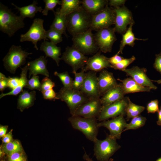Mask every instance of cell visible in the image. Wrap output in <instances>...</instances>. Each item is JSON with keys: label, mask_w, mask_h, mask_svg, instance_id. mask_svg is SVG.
Segmentation results:
<instances>
[{"label": "cell", "mask_w": 161, "mask_h": 161, "mask_svg": "<svg viewBox=\"0 0 161 161\" xmlns=\"http://www.w3.org/2000/svg\"><path fill=\"white\" fill-rule=\"evenodd\" d=\"M21 72L20 78V81L18 86L16 88L12 90L11 91L6 93L2 92L0 95V98L7 95L16 96L19 93L23 91V89L25 87L27 84L28 80L27 78V73L28 70V64L27 65L23 68H21Z\"/></svg>", "instance_id": "obj_30"}, {"label": "cell", "mask_w": 161, "mask_h": 161, "mask_svg": "<svg viewBox=\"0 0 161 161\" xmlns=\"http://www.w3.org/2000/svg\"><path fill=\"white\" fill-rule=\"evenodd\" d=\"M125 72L127 76H129L140 85L155 90L157 88L153 83L152 80L147 76V69L137 66L129 69H126L122 71Z\"/></svg>", "instance_id": "obj_17"}, {"label": "cell", "mask_w": 161, "mask_h": 161, "mask_svg": "<svg viewBox=\"0 0 161 161\" xmlns=\"http://www.w3.org/2000/svg\"><path fill=\"white\" fill-rule=\"evenodd\" d=\"M106 0H83L81 6L92 16L96 15L101 11L108 2Z\"/></svg>", "instance_id": "obj_24"}, {"label": "cell", "mask_w": 161, "mask_h": 161, "mask_svg": "<svg viewBox=\"0 0 161 161\" xmlns=\"http://www.w3.org/2000/svg\"><path fill=\"white\" fill-rule=\"evenodd\" d=\"M115 30L110 27L102 29L94 34L96 43L100 52L106 53L111 52L114 43L117 40Z\"/></svg>", "instance_id": "obj_12"}, {"label": "cell", "mask_w": 161, "mask_h": 161, "mask_svg": "<svg viewBox=\"0 0 161 161\" xmlns=\"http://www.w3.org/2000/svg\"><path fill=\"white\" fill-rule=\"evenodd\" d=\"M37 1L34 0L32 3L27 6L19 7L13 3L12 4L20 12V16L22 18H33L38 12H41L43 9L41 6H38Z\"/></svg>", "instance_id": "obj_27"}, {"label": "cell", "mask_w": 161, "mask_h": 161, "mask_svg": "<svg viewBox=\"0 0 161 161\" xmlns=\"http://www.w3.org/2000/svg\"><path fill=\"white\" fill-rule=\"evenodd\" d=\"M135 59L136 58L134 56H132L129 58H124L119 63L114 65H111V68L122 71L126 69L127 67L133 62Z\"/></svg>", "instance_id": "obj_39"}, {"label": "cell", "mask_w": 161, "mask_h": 161, "mask_svg": "<svg viewBox=\"0 0 161 161\" xmlns=\"http://www.w3.org/2000/svg\"><path fill=\"white\" fill-rule=\"evenodd\" d=\"M40 50L44 52L46 58L47 57L51 58L55 61L57 66H59V63L61 60L59 57L61 55L60 47H58L52 42L45 40L42 43Z\"/></svg>", "instance_id": "obj_22"}, {"label": "cell", "mask_w": 161, "mask_h": 161, "mask_svg": "<svg viewBox=\"0 0 161 161\" xmlns=\"http://www.w3.org/2000/svg\"><path fill=\"white\" fill-rule=\"evenodd\" d=\"M97 79L101 96L118 84L112 73L104 69L100 71Z\"/></svg>", "instance_id": "obj_19"}, {"label": "cell", "mask_w": 161, "mask_h": 161, "mask_svg": "<svg viewBox=\"0 0 161 161\" xmlns=\"http://www.w3.org/2000/svg\"><path fill=\"white\" fill-rule=\"evenodd\" d=\"M74 74L75 78L74 80L73 89L80 91L85 79L86 73L83 69H81L80 72L72 71Z\"/></svg>", "instance_id": "obj_35"}, {"label": "cell", "mask_w": 161, "mask_h": 161, "mask_svg": "<svg viewBox=\"0 0 161 161\" xmlns=\"http://www.w3.org/2000/svg\"><path fill=\"white\" fill-rule=\"evenodd\" d=\"M41 92L44 98L45 99L53 100L56 99L57 93L52 89Z\"/></svg>", "instance_id": "obj_43"}, {"label": "cell", "mask_w": 161, "mask_h": 161, "mask_svg": "<svg viewBox=\"0 0 161 161\" xmlns=\"http://www.w3.org/2000/svg\"><path fill=\"white\" fill-rule=\"evenodd\" d=\"M81 4V0H62L61 7L57 11L66 16L78 10Z\"/></svg>", "instance_id": "obj_29"}, {"label": "cell", "mask_w": 161, "mask_h": 161, "mask_svg": "<svg viewBox=\"0 0 161 161\" xmlns=\"http://www.w3.org/2000/svg\"><path fill=\"white\" fill-rule=\"evenodd\" d=\"M5 154L7 156L14 152L21 151L22 147L20 143L16 140L5 144L2 149Z\"/></svg>", "instance_id": "obj_34"}, {"label": "cell", "mask_w": 161, "mask_h": 161, "mask_svg": "<svg viewBox=\"0 0 161 161\" xmlns=\"http://www.w3.org/2000/svg\"><path fill=\"white\" fill-rule=\"evenodd\" d=\"M125 95L122 84H118L104 93L100 98L102 106L122 100L125 97Z\"/></svg>", "instance_id": "obj_20"}, {"label": "cell", "mask_w": 161, "mask_h": 161, "mask_svg": "<svg viewBox=\"0 0 161 161\" xmlns=\"http://www.w3.org/2000/svg\"><path fill=\"white\" fill-rule=\"evenodd\" d=\"M7 129V127L1 126L0 127V137H4L6 134Z\"/></svg>", "instance_id": "obj_50"}, {"label": "cell", "mask_w": 161, "mask_h": 161, "mask_svg": "<svg viewBox=\"0 0 161 161\" xmlns=\"http://www.w3.org/2000/svg\"><path fill=\"white\" fill-rule=\"evenodd\" d=\"M124 116L121 115L112 118L111 120L100 122L98 123V126L99 127L106 128L109 131V135L110 137L119 139L121 138V134L128 124L124 118Z\"/></svg>", "instance_id": "obj_16"}, {"label": "cell", "mask_w": 161, "mask_h": 161, "mask_svg": "<svg viewBox=\"0 0 161 161\" xmlns=\"http://www.w3.org/2000/svg\"><path fill=\"white\" fill-rule=\"evenodd\" d=\"M102 108L100 98H90L81 105L72 116L86 118H97Z\"/></svg>", "instance_id": "obj_14"}, {"label": "cell", "mask_w": 161, "mask_h": 161, "mask_svg": "<svg viewBox=\"0 0 161 161\" xmlns=\"http://www.w3.org/2000/svg\"><path fill=\"white\" fill-rule=\"evenodd\" d=\"M61 58L72 67V71L75 72L83 69L89 58L73 45L66 48Z\"/></svg>", "instance_id": "obj_10"}, {"label": "cell", "mask_w": 161, "mask_h": 161, "mask_svg": "<svg viewBox=\"0 0 161 161\" xmlns=\"http://www.w3.org/2000/svg\"><path fill=\"white\" fill-rule=\"evenodd\" d=\"M117 80L121 82L125 95L140 92H150L151 89L148 87H144L139 84L131 77L123 80L118 78Z\"/></svg>", "instance_id": "obj_23"}, {"label": "cell", "mask_w": 161, "mask_h": 161, "mask_svg": "<svg viewBox=\"0 0 161 161\" xmlns=\"http://www.w3.org/2000/svg\"><path fill=\"white\" fill-rule=\"evenodd\" d=\"M145 109V107L144 106L138 105L132 103L129 97L126 111L127 120L139 115Z\"/></svg>", "instance_id": "obj_31"}, {"label": "cell", "mask_w": 161, "mask_h": 161, "mask_svg": "<svg viewBox=\"0 0 161 161\" xmlns=\"http://www.w3.org/2000/svg\"><path fill=\"white\" fill-rule=\"evenodd\" d=\"M114 9L115 13L114 27L115 32L123 34L126 31L127 26L134 21L132 14L124 5Z\"/></svg>", "instance_id": "obj_13"}, {"label": "cell", "mask_w": 161, "mask_h": 161, "mask_svg": "<svg viewBox=\"0 0 161 161\" xmlns=\"http://www.w3.org/2000/svg\"><path fill=\"white\" fill-rule=\"evenodd\" d=\"M8 78H7L2 73H0V91L3 92L8 87Z\"/></svg>", "instance_id": "obj_45"}, {"label": "cell", "mask_w": 161, "mask_h": 161, "mask_svg": "<svg viewBox=\"0 0 161 161\" xmlns=\"http://www.w3.org/2000/svg\"><path fill=\"white\" fill-rule=\"evenodd\" d=\"M115 13L114 9L109 7L108 3L98 14L92 16L90 28L97 32L114 24Z\"/></svg>", "instance_id": "obj_9"}, {"label": "cell", "mask_w": 161, "mask_h": 161, "mask_svg": "<svg viewBox=\"0 0 161 161\" xmlns=\"http://www.w3.org/2000/svg\"><path fill=\"white\" fill-rule=\"evenodd\" d=\"M68 120L74 129L81 132L89 140L94 142L97 139L99 127L96 118L72 116Z\"/></svg>", "instance_id": "obj_3"}, {"label": "cell", "mask_w": 161, "mask_h": 161, "mask_svg": "<svg viewBox=\"0 0 161 161\" xmlns=\"http://www.w3.org/2000/svg\"><path fill=\"white\" fill-rule=\"evenodd\" d=\"M147 110L148 113H154L158 112L159 109L158 106V101L156 99L151 100L147 106Z\"/></svg>", "instance_id": "obj_41"}, {"label": "cell", "mask_w": 161, "mask_h": 161, "mask_svg": "<svg viewBox=\"0 0 161 161\" xmlns=\"http://www.w3.org/2000/svg\"><path fill=\"white\" fill-rule=\"evenodd\" d=\"M111 66L109 58L101 54L100 51L89 58L86 65L83 69L85 72L89 71L97 72L101 71L105 68H111Z\"/></svg>", "instance_id": "obj_18"}, {"label": "cell", "mask_w": 161, "mask_h": 161, "mask_svg": "<svg viewBox=\"0 0 161 161\" xmlns=\"http://www.w3.org/2000/svg\"><path fill=\"white\" fill-rule=\"evenodd\" d=\"M44 2L45 3V6L44 9L42 11V13L44 16H47L48 11L51 10L54 12V9L57 4L61 5V1L59 0H44Z\"/></svg>", "instance_id": "obj_38"}, {"label": "cell", "mask_w": 161, "mask_h": 161, "mask_svg": "<svg viewBox=\"0 0 161 161\" xmlns=\"http://www.w3.org/2000/svg\"><path fill=\"white\" fill-rule=\"evenodd\" d=\"M124 58L116 54L113 56L109 58V61L111 65L116 64L121 61Z\"/></svg>", "instance_id": "obj_48"}, {"label": "cell", "mask_w": 161, "mask_h": 161, "mask_svg": "<svg viewBox=\"0 0 161 161\" xmlns=\"http://www.w3.org/2000/svg\"><path fill=\"white\" fill-rule=\"evenodd\" d=\"M89 99L80 91L73 89H67L63 87L57 93L56 99H60L66 103L72 115L81 105Z\"/></svg>", "instance_id": "obj_7"}, {"label": "cell", "mask_w": 161, "mask_h": 161, "mask_svg": "<svg viewBox=\"0 0 161 161\" xmlns=\"http://www.w3.org/2000/svg\"><path fill=\"white\" fill-rule=\"evenodd\" d=\"M8 82V87L12 90L17 87L19 85L20 79L19 78L9 77Z\"/></svg>", "instance_id": "obj_44"}, {"label": "cell", "mask_w": 161, "mask_h": 161, "mask_svg": "<svg viewBox=\"0 0 161 161\" xmlns=\"http://www.w3.org/2000/svg\"><path fill=\"white\" fill-rule=\"evenodd\" d=\"M156 161H161V157L157 159Z\"/></svg>", "instance_id": "obj_55"}, {"label": "cell", "mask_w": 161, "mask_h": 161, "mask_svg": "<svg viewBox=\"0 0 161 161\" xmlns=\"http://www.w3.org/2000/svg\"><path fill=\"white\" fill-rule=\"evenodd\" d=\"M62 34L54 29H50L46 32V37L49 39L50 42L56 45L62 41Z\"/></svg>", "instance_id": "obj_36"}, {"label": "cell", "mask_w": 161, "mask_h": 161, "mask_svg": "<svg viewBox=\"0 0 161 161\" xmlns=\"http://www.w3.org/2000/svg\"><path fill=\"white\" fill-rule=\"evenodd\" d=\"M54 75L58 76L60 79L63 84V88L64 89H73L74 80L67 72L59 73L55 71L54 73Z\"/></svg>", "instance_id": "obj_33"}, {"label": "cell", "mask_w": 161, "mask_h": 161, "mask_svg": "<svg viewBox=\"0 0 161 161\" xmlns=\"http://www.w3.org/2000/svg\"><path fill=\"white\" fill-rule=\"evenodd\" d=\"M25 88L31 90L36 89L41 91V83L40 82L39 76L33 75L32 78L28 80Z\"/></svg>", "instance_id": "obj_37"}, {"label": "cell", "mask_w": 161, "mask_h": 161, "mask_svg": "<svg viewBox=\"0 0 161 161\" xmlns=\"http://www.w3.org/2000/svg\"><path fill=\"white\" fill-rule=\"evenodd\" d=\"M9 161H26V158L21 151L17 152L8 155Z\"/></svg>", "instance_id": "obj_42"}, {"label": "cell", "mask_w": 161, "mask_h": 161, "mask_svg": "<svg viewBox=\"0 0 161 161\" xmlns=\"http://www.w3.org/2000/svg\"><path fill=\"white\" fill-rule=\"evenodd\" d=\"M92 31L89 28L72 36V45L85 55L96 53L99 49Z\"/></svg>", "instance_id": "obj_6"}, {"label": "cell", "mask_w": 161, "mask_h": 161, "mask_svg": "<svg viewBox=\"0 0 161 161\" xmlns=\"http://www.w3.org/2000/svg\"><path fill=\"white\" fill-rule=\"evenodd\" d=\"M80 91L89 99L100 98L101 96L98 87L96 72L89 71Z\"/></svg>", "instance_id": "obj_15"}, {"label": "cell", "mask_w": 161, "mask_h": 161, "mask_svg": "<svg viewBox=\"0 0 161 161\" xmlns=\"http://www.w3.org/2000/svg\"><path fill=\"white\" fill-rule=\"evenodd\" d=\"M128 97L108 105L102 108L97 120L102 121L113 118L121 115L126 114V109L128 103Z\"/></svg>", "instance_id": "obj_11"}, {"label": "cell", "mask_w": 161, "mask_h": 161, "mask_svg": "<svg viewBox=\"0 0 161 161\" xmlns=\"http://www.w3.org/2000/svg\"><path fill=\"white\" fill-rule=\"evenodd\" d=\"M153 66L161 74V51L160 53L156 54Z\"/></svg>", "instance_id": "obj_46"}, {"label": "cell", "mask_w": 161, "mask_h": 161, "mask_svg": "<svg viewBox=\"0 0 161 161\" xmlns=\"http://www.w3.org/2000/svg\"><path fill=\"white\" fill-rule=\"evenodd\" d=\"M146 117L139 115L132 118L131 121L128 123L123 132L128 130L136 129L143 126L146 121Z\"/></svg>", "instance_id": "obj_32"}, {"label": "cell", "mask_w": 161, "mask_h": 161, "mask_svg": "<svg viewBox=\"0 0 161 161\" xmlns=\"http://www.w3.org/2000/svg\"><path fill=\"white\" fill-rule=\"evenodd\" d=\"M31 54L23 50L21 46L13 45L3 59L4 66L8 72L14 74L18 68L25 64L28 55Z\"/></svg>", "instance_id": "obj_4"}, {"label": "cell", "mask_w": 161, "mask_h": 161, "mask_svg": "<svg viewBox=\"0 0 161 161\" xmlns=\"http://www.w3.org/2000/svg\"><path fill=\"white\" fill-rule=\"evenodd\" d=\"M151 80L152 82H156L158 84H161V79L158 80Z\"/></svg>", "instance_id": "obj_54"}, {"label": "cell", "mask_w": 161, "mask_h": 161, "mask_svg": "<svg viewBox=\"0 0 161 161\" xmlns=\"http://www.w3.org/2000/svg\"><path fill=\"white\" fill-rule=\"evenodd\" d=\"M92 16L81 5L78 10L67 16L69 32L73 36L87 30L90 26Z\"/></svg>", "instance_id": "obj_2"}, {"label": "cell", "mask_w": 161, "mask_h": 161, "mask_svg": "<svg viewBox=\"0 0 161 161\" xmlns=\"http://www.w3.org/2000/svg\"><path fill=\"white\" fill-rule=\"evenodd\" d=\"M24 19L18 16L1 3L0 4V30L11 37L25 25Z\"/></svg>", "instance_id": "obj_1"}, {"label": "cell", "mask_w": 161, "mask_h": 161, "mask_svg": "<svg viewBox=\"0 0 161 161\" xmlns=\"http://www.w3.org/2000/svg\"><path fill=\"white\" fill-rule=\"evenodd\" d=\"M1 161H6L4 160H1Z\"/></svg>", "instance_id": "obj_56"}, {"label": "cell", "mask_w": 161, "mask_h": 161, "mask_svg": "<svg viewBox=\"0 0 161 161\" xmlns=\"http://www.w3.org/2000/svg\"><path fill=\"white\" fill-rule=\"evenodd\" d=\"M126 1L125 0H110L109 1L108 4L110 6L113 7L114 8H116L124 5Z\"/></svg>", "instance_id": "obj_47"}, {"label": "cell", "mask_w": 161, "mask_h": 161, "mask_svg": "<svg viewBox=\"0 0 161 161\" xmlns=\"http://www.w3.org/2000/svg\"><path fill=\"white\" fill-rule=\"evenodd\" d=\"M83 148L84 151V154L83 156V159L86 161H93L91 158L89 157V156L87 154L84 148ZM113 161V159L112 158H110L109 161Z\"/></svg>", "instance_id": "obj_51"}, {"label": "cell", "mask_w": 161, "mask_h": 161, "mask_svg": "<svg viewBox=\"0 0 161 161\" xmlns=\"http://www.w3.org/2000/svg\"><path fill=\"white\" fill-rule=\"evenodd\" d=\"M53 12L55 18L50 29L55 30L67 37L66 32L67 28V16L61 14L57 11Z\"/></svg>", "instance_id": "obj_28"}, {"label": "cell", "mask_w": 161, "mask_h": 161, "mask_svg": "<svg viewBox=\"0 0 161 161\" xmlns=\"http://www.w3.org/2000/svg\"><path fill=\"white\" fill-rule=\"evenodd\" d=\"M115 139L107 136L105 139L97 138L93 142L94 155L99 161H109L110 157L120 148Z\"/></svg>", "instance_id": "obj_5"}, {"label": "cell", "mask_w": 161, "mask_h": 161, "mask_svg": "<svg viewBox=\"0 0 161 161\" xmlns=\"http://www.w3.org/2000/svg\"><path fill=\"white\" fill-rule=\"evenodd\" d=\"M36 92L32 91L30 92L24 90L18 96V108L22 111L25 108L32 106L36 99Z\"/></svg>", "instance_id": "obj_25"}, {"label": "cell", "mask_w": 161, "mask_h": 161, "mask_svg": "<svg viewBox=\"0 0 161 161\" xmlns=\"http://www.w3.org/2000/svg\"><path fill=\"white\" fill-rule=\"evenodd\" d=\"M134 23V21L132 22L130 25L126 32L123 34L122 40L120 41L119 50L116 53L119 55L122 54V52L126 45H128L131 47H133L135 44L134 41L136 40L145 41L148 39H142L135 37L134 33L132 32V27Z\"/></svg>", "instance_id": "obj_26"}, {"label": "cell", "mask_w": 161, "mask_h": 161, "mask_svg": "<svg viewBox=\"0 0 161 161\" xmlns=\"http://www.w3.org/2000/svg\"><path fill=\"white\" fill-rule=\"evenodd\" d=\"M13 140L12 131H10L2 138V141L4 144L8 143Z\"/></svg>", "instance_id": "obj_49"}, {"label": "cell", "mask_w": 161, "mask_h": 161, "mask_svg": "<svg viewBox=\"0 0 161 161\" xmlns=\"http://www.w3.org/2000/svg\"><path fill=\"white\" fill-rule=\"evenodd\" d=\"M44 20L40 18H35L33 21L28 31L25 34L20 36V41L31 42L34 45V48L38 50L37 43L42 40L48 41L46 37L47 31L43 27Z\"/></svg>", "instance_id": "obj_8"}, {"label": "cell", "mask_w": 161, "mask_h": 161, "mask_svg": "<svg viewBox=\"0 0 161 161\" xmlns=\"http://www.w3.org/2000/svg\"><path fill=\"white\" fill-rule=\"evenodd\" d=\"M158 120L157 121V124L161 126V105L160 109L158 112Z\"/></svg>", "instance_id": "obj_52"}, {"label": "cell", "mask_w": 161, "mask_h": 161, "mask_svg": "<svg viewBox=\"0 0 161 161\" xmlns=\"http://www.w3.org/2000/svg\"><path fill=\"white\" fill-rule=\"evenodd\" d=\"M46 58L44 56H41L34 60L27 63L29 71V78L32 75H37L38 74H41L47 77L49 76L47 69V60Z\"/></svg>", "instance_id": "obj_21"}, {"label": "cell", "mask_w": 161, "mask_h": 161, "mask_svg": "<svg viewBox=\"0 0 161 161\" xmlns=\"http://www.w3.org/2000/svg\"><path fill=\"white\" fill-rule=\"evenodd\" d=\"M41 83V92L52 89L55 86L54 82L47 77L44 78Z\"/></svg>", "instance_id": "obj_40"}, {"label": "cell", "mask_w": 161, "mask_h": 161, "mask_svg": "<svg viewBox=\"0 0 161 161\" xmlns=\"http://www.w3.org/2000/svg\"><path fill=\"white\" fill-rule=\"evenodd\" d=\"M5 153L4 152L2 149H0V157H2L4 155Z\"/></svg>", "instance_id": "obj_53"}]
</instances>
